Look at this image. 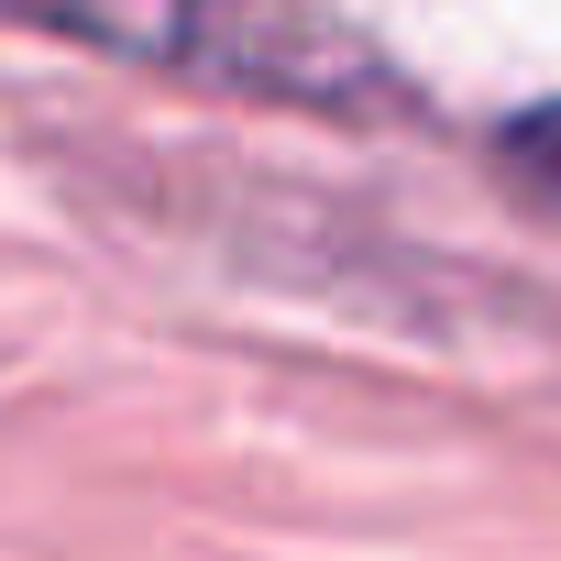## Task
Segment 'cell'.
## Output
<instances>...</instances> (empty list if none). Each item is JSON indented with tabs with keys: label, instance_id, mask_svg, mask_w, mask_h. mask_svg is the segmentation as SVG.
Wrapping results in <instances>:
<instances>
[{
	"label": "cell",
	"instance_id": "6da1fadb",
	"mask_svg": "<svg viewBox=\"0 0 561 561\" xmlns=\"http://www.w3.org/2000/svg\"><path fill=\"white\" fill-rule=\"evenodd\" d=\"M0 12L67 45H100V56H133L154 78H187V89L264 100V111H320V122L419 111L386 45L342 23L331 0H0Z\"/></svg>",
	"mask_w": 561,
	"mask_h": 561
},
{
	"label": "cell",
	"instance_id": "7a4b0ae2",
	"mask_svg": "<svg viewBox=\"0 0 561 561\" xmlns=\"http://www.w3.org/2000/svg\"><path fill=\"white\" fill-rule=\"evenodd\" d=\"M495 165H506L539 209H561V100H528L517 122H495Z\"/></svg>",
	"mask_w": 561,
	"mask_h": 561
}]
</instances>
